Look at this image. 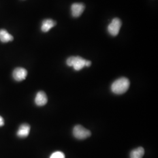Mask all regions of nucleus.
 Segmentation results:
<instances>
[{
    "label": "nucleus",
    "instance_id": "nucleus-1",
    "mask_svg": "<svg viewBox=\"0 0 158 158\" xmlns=\"http://www.w3.org/2000/svg\"><path fill=\"white\" fill-rule=\"evenodd\" d=\"M130 80L126 77H121L116 80L111 86V90L115 94H123L127 92L130 87Z\"/></svg>",
    "mask_w": 158,
    "mask_h": 158
},
{
    "label": "nucleus",
    "instance_id": "nucleus-2",
    "mask_svg": "<svg viewBox=\"0 0 158 158\" xmlns=\"http://www.w3.org/2000/svg\"><path fill=\"white\" fill-rule=\"evenodd\" d=\"M66 64L68 66L73 67L75 70L79 71L85 67L90 66L91 62L81 57L71 56L67 59Z\"/></svg>",
    "mask_w": 158,
    "mask_h": 158
},
{
    "label": "nucleus",
    "instance_id": "nucleus-3",
    "mask_svg": "<svg viewBox=\"0 0 158 158\" xmlns=\"http://www.w3.org/2000/svg\"><path fill=\"white\" fill-rule=\"evenodd\" d=\"M74 136L78 139H85L91 135V132L85 129L83 126L77 125L74 127L73 130Z\"/></svg>",
    "mask_w": 158,
    "mask_h": 158
},
{
    "label": "nucleus",
    "instance_id": "nucleus-4",
    "mask_svg": "<svg viewBox=\"0 0 158 158\" xmlns=\"http://www.w3.org/2000/svg\"><path fill=\"white\" fill-rule=\"evenodd\" d=\"M121 25L122 22L119 18H114L111 23L108 26L107 30L108 33L113 36H116L119 34Z\"/></svg>",
    "mask_w": 158,
    "mask_h": 158
},
{
    "label": "nucleus",
    "instance_id": "nucleus-5",
    "mask_svg": "<svg viewBox=\"0 0 158 158\" xmlns=\"http://www.w3.org/2000/svg\"><path fill=\"white\" fill-rule=\"evenodd\" d=\"M28 74L27 70L23 68H17L14 69L12 73L13 78L17 81H21L26 79Z\"/></svg>",
    "mask_w": 158,
    "mask_h": 158
},
{
    "label": "nucleus",
    "instance_id": "nucleus-6",
    "mask_svg": "<svg viewBox=\"0 0 158 158\" xmlns=\"http://www.w3.org/2000/svg\"><path fill=\"white\" fill-rule=\"evenodd\" d=\"M85 6L83 3H74L71 6L72 15L74 18L79 17L85 11Z\"/></svg>",
    "mask_w": 158,
    "mask_h": 158
},
{
    "label": "nucleus",
    "instance_id": "nucleus-7",
    "mask_svg": "<svg viewBox=\"0 0 158 158\" xmlns=\"http://www.w3.org/2000/svg\"><path fill=\"white\" fill-rule=\"evenodd\" d=\"M35 104L38 106H45L48 102V97L45 92L39 91L35 98Z\"/></svg>",
    "mask_w": 158,
    "mask_h": 158
},
{
    "label": "nucleus",
    "instance_id": "nucleus-8",
    "mask_svg": "<svg viewBox=\"0 0 158 158\" xmlns=\"http://www.w3.org/2000/svg\"><path fill=\"white\" fill-rule=\"evenodd\" d=\"M31 127L28 124L21 125L17 131V136L19 138H26L29 135Z\"/></svg>",
    "mask_w": 158,
    "mask_h": 158
},
{
    "label": "nucleus",
    "instance_id": "nucleus-9",
    "mask_svg": "<svg viewBox=\"0 0 158 158\" xmlns=\"http://www.w3.org/2000/svg\"><path fill=\"white\" fill-rule=\"evenodd\" d=\"M56 25V22L52 19H46L42 23L41 30L44 32H48L50 29L54 27Z\"/></svg>",
    "mask_w": 158,
    "mask_h": 158
},
{
    "label": "nucleus",
    "instance_id": "nucleus-10",
    "mask_svg": "<svg viewBox=\"0 0 158 158\" xmlns=\"http://www.w3.org/2000/svg\"><path fill=\"white\" fill-rule=\"evenodd\" d=\"M14 40V37L11 35L9 34L6 29H1L0 30V40L3 43H6L8 42H11Z\"/></svg>",
    "mask_w": 158,
    "mask_h": 158
},
{
    "label": "nucleus",
    "instance_id": "nucleus-11",
    "mask_svg": "<svg viewBox=\"0 0 158 158\" xmlns=\"http://www.w3.org/2000/svg\"><path fill=\"white\" fill-rule=\"evenodd\" d=\"M145 151L142 147H139L132 150L130 153V158H142Z\"/></svg>",
    "mask_w": 158,
    "mask_h": 158
},
{
    "label": "nucleus",
    "instance_id": "nucleus-12",
    "mask_svg": "<svg viewBox=\"0 0 158 158\" xmlns=\"http://www.w3.org/2000/svg\"><path fill=\"white\" fill-rule=\"evenodd\" d=\"M50 158H65V155L60 151H56L51 155Z\"/></svg>",
    "mask_w": 158,
    "mask_h": 158
},
{
    "label": "nucleus",
    "instance_id": "nucleus-13",
    "mask_svg": "<svg viewBox=\"0 0 158 158\" xmlns=\"http://www.w3.org/2000/svg\"><path fill=\"white\" fill-rule=\"evenodd\" d=\"M4 125V119L2 118V117L1 116H0V127H2Z\"/></svg>",
    "mask_w": 158,
    "mask_h": 158
}]
</instances>
